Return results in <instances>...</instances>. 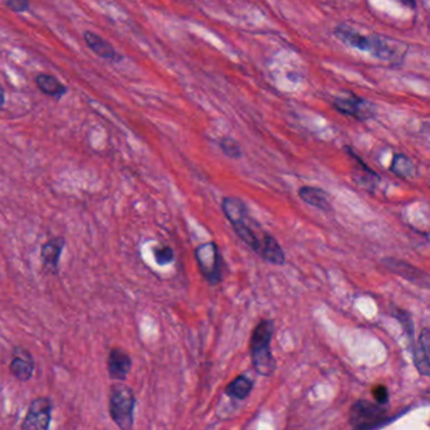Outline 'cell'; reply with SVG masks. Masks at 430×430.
Returning a JSON list of instances; mask_svg holds the SVG:
<instances>
[{
  "mask_svg": "<svg viewBox=\"0 0 430 430\" xmlns=\"http://www.w3.org/2000/svg\"><path fill=\"white\" fill-rule=\"evenodd\" d=\"M222 210L235 233L252 251L263 261L274 266H284L286 256L282 247L252 217L244 203L235 196H225L222 200Z\"/></svg>",
  "mask_w": 430,
  "mask_h": 430,
  "instance_id": "obj_1",
  "label": "cell"
},
{
  "mask_svg": "<svg viewBox=\"0 0 430 430\" xmlns=\"http://www.w3.org/2000/svg\"><path fill=\"white\" fill-rule=\"evenodd\" d=\"M335 36L338 37L343 44L351 48L359 49L362 52H369L370 55L382 60L392 62L399 58L398 48L389 43L385 39L377 36H362L359 32L354 31L353 28L345 24H340L335 28Z\"/></svg>",
  "mask_w": 430,
  "mask_h": 430,
  "instance_id": "obj_2",
  "label": "cell"
},
{
  "mask_svg": "<svg viewBox=\"0 0 430 430\" xmlns=\"http://www.w3.org/2000/svg\"><path fill=\"white\" fill-rule=\"evenodd\" d=\"M274 333L272 320H262L257 325L251 340L252 361L261 375L269 376L276 369V361L271 353V340Z\"/></svg>",
  "mask_w": 430,
  "mask_h": 430,
  "instance_id": "obj_3",
  "label": "cell"
},
{
  "mask_svg": "<svg viewBox=\"0 0 430 430\" xmlns=\"http://www.w3.org/2000/svg\"><path fill=\"white\" fill-rule=\"evenodd\" d=\"M194 256L199 272L208 284L217 286L223 281V257L215 242L198 245Z\"/></svg>",
  "mask_w": 430,
  "mask_h": 430,
  "instance_id": "obj_4",
  "label": "cell"
},
{
  "mask_svg": "<svg viewBox=\"0 0 430 430\" xmlns=\"http://www.w3.org/2000/svg\"><path fill=\"white\" fill-rule=\"evenodd\" d=\"M134 407L135 399L129 387L114 385L109 399V412L114 423L122 430L132 429L134 425Z\"/></svg>",
  "mask_w": 430,
  "mask_h": 430,
  "instance_id": "obj_5",
  "label": "cell"
},
{
  "mask_svg": "<svg viewBox=\"0 0 430 430\" xmlns=\"http://www.w3.org/2000/svg\"><path fill=\"white\" fill-rule=\"evenodd\" d=\"M333 106L340 114L353 117L355 120L369 121L376 116L375 104L354 93L335 98Z\"/></svg>",
  "mask_w": 430,
  "mask_h": 430,
  "instance_id": "obj_6",
  "label": "cell"
},
{
  "mask_svg": "<svg viewBox=\"0 0 430 430\" xmlns=\"http://www.w3.org/2000/svg\"><path fill=\"white\" fill-rule=\"evenodd\" d=\"M385 413L375 404L361 400L355 404L350 413V423L356 430H366L380 424Z\"/></svg>",
  "mask_w": 430,
  "mask_h": 430,
  "instance_id": "obj_7",
  "label": "cell"
},
{
  "mask_svg": "<svg viewBox=\"0 0 430 430\" xmlns=\"http://www.w3.org/2000/svg\"><path fill=\"white\" fill-rule=\"evenodd\" d=\"M382 262L384 267L387 268L394 274H398L399 277L404 278L405 281L418 287L430 289V274L425 273L423 269L415 267L408 262L392 257L384 258Z\"/></svg>",
  "mask_w": 430,
  "mask_h": 430,
  "instance_id": "obj_8",
  "label": "cell"
},
{
  "mask_svg": "<svg viewBox=\"0 0 430 430\" xmlns=\"http://www.w3.org/2000/svg\"><path fill=\"white\" fill-rule=\"evenodd\" d=\"M345 150L349 154L350 158L354 163V170H353V179L355 183L365 189L369 193H374L376 188L379 186V183L382 181V178L379 174H376L374 170L371 169L370 166L360 158L358 154L355 153L351 147L346 146Z\"/></svg>",
  "mask_w": 430,
  "mask_h": 430,
  "instance_id": "obj_9",
  "label": "cell"
},
{
  "mask_svg": "<svg viewBox=\"0 0 430 430\" xmlns=\"http://www.w3.org/2000/svg\"><path fill=\"white\" fill-rule=\"evenodd\" d=\"M52 404L47 398L36 399L28 410L23 430H49Z\"/></svg>",
  "mask_w": 430,
  "mask_h": 430,
  "instance_id": "obj_10",
  "label": "cell"
},
{
  "mask_svg": "<svg viewBox=\"0 0 430 430\" xmlns=\"http://www.w3.org/2000/svg\"><path fill=\"white\" fill-rule=\"evenodd\" d=\"M65 237H53L45 240L41 247V261L43 263L44 268H47L49 272L57 274L60 272V262L62 253L65 251Z\"/></svg>",
  "mask_w": 430,
  "mask_h": 430,
  "instance_id": "obj_11",
  "label": "cell"
},
{
  "mask_svg": "<svg viewBox=\"0 0 430 430\" xmlns=\"http://www.w3.org/2000/svg\"><path fill=\"white\" fill-rule=\"evenodd\" d=\"M83 39H85V42L87 44L88 48L91 49L93 53L100 57V58L114 62V63H119V62L124 60L122 55H120L112 47V44L107 42L106 39L102 38L101 36L96 34V33L86 31V32L83 33Z\"/></svg>",
  "mask_w": 430,
  "mask_h": 430,
  "instance_id": "obj_12",
  "label": "cell"
},
{
  "mask_svg": "<svg viewBox=\"0 0 430 430\" xmlns=\"http://www.w3.org/2000/svg\"><path fill=\"white\" fill-rule=\"evenodd\" d=\"M11 374L21 382H28L34 371V360L28 350L23 348H16L13 351V359L11 366Z\"/></svg>",
  "mask_w": 430,
  "mask_h": 430,
  "instance_id": "obj_13",
  "label": "cell"
},
{
  "mask_svg": "<svg viewBox=\"0 0 430 430\" xmlns=\"http://www.w3.org/2000/svg\"><path fill=\"white\" fill-rule=\"evenodd\" d=\"M299 196L302 202L311 207L316 208L322 212H333L330 196L323 189L316 186H302L299 190Z\"/></svg>",
  "mask_w": 430,
  "mask_h": 430,
  "instance_id": "obj_14",
  "label": "cell"
},
{
  "mask_svg": "<svg viewBox=\"0 0 430 430\" xmlns=\"http://www.w3.org/2000/svg\"><path fill=\"white\" fill-rule=\"evenodd\" d=\"M415 365L423 375L430 376V328L420 333L418 343L414 346Z\"/></svg>",
  "mask_w": 430,
  "mask_h": 430,
  "instance_id": "obj_15",
  "label": "cell"
},
{
  "mask_svg": "<svg viewBox=\"0 0 430 430\" xmlns=\"http://www.w3.org/2000/svg\"><path fill=\"white\" fill-rule=\"evenodd\" d=\"M36 85L41 92L44 93L45 96L55 98L60 101L68 92V87L63 85L57 77L48 75V73H39L36 77Z\"/></svg>",
  "mask_w": 430,
  "mask_h": 430,
  "instance_id": "obj_16",
  "label": "cell"
},
{
  "mask_svg": "<svg viewBox=\"0 0 430 430\" xmlns=\"http://www.w3.org/2000/svg\"><path fill=\"white\" fill-rule=\"evenodd\" d=\"M131 359L125 351L114 349L109 358V376L114 380H125L131 369Z\"/></svg>",
  "mask_w": 430,
  "mask_h": 430,
  "instance_id": "obj_17",
  "label": "cell"
},
{
  "mask_svg": "<svg viewBox=\"0 0 430 430\" xmlns=\"http://www.w3.org/2000/svg\"><path fill=\"white\" fill-rule=\"evenodd\" d=\"M390 171L403 179H410L415 175V165L412 158H408L404 154H395L392 156Z\"/></svg>",
  "mask_w": 430,
  "mask_h": 430,
  "instance_id": "obj_18",
  "label": "cell"
},
{
  "mask_svg": "<svg viewBox=\"0 0 430 430\" xmlns=\"http://www.w3.org/2000/svg\"><path fill=\"white\" fill-rule=\"evenodd\" d=\"M252 389H253L252 380L242 375L235 377V380L229 384L225 392L232 398L243 400L251 394Z\"/></svg>",
  "mask_w": 430,
  "mask_h": 430,
  "instance_id": "obj_19",
  "label": "cell"
},
{
  "mask_svg": "<svg viewBox=\"0 0 430 430\" xmlns=\"http://www.w3.org/2000/svg\"><path fill=\"white\" fill-rule=\"evenodd\" d=\"M219 146H220V150H222L228 158H240L243 156L242 147H240V144L235 141V139H232V137H223V139L219 141Z\"/></svg>",
  "mask_w": 430,
  "mask_h": 430,
  "instance_id": "obj_20",
  "label": "cell"
},
{
  "mask_svg": "<svg viewBox=\"0 0 430 430\" xmlns=\"http://www.w3.org/2000/svg\"><path fill=\"white\" fill-rule=\"evenodd\" d=\"M154 259L158 266H168L174 262V251L169 245H158L154 248Z\"/></svg>",
  "mask_w": 430,
  "mask_h": 430,
  "instance_id": "obj_21",
  "label": "cell"
},
{
  "mask_svg": "<svg viewBox=\"0 0 430 430\" xmlns=\"http://www.w3.org/2000/svg\"><path fill=\"white\" fill-rule=\"evenodd\" d=\"M394 317L398 320L402 325H403L404 328H405V331L408 333L409 338L413 340V336H414V327H413V320H412V316L409 315L407 311L402 310V308H395V312H394Z\"/></svg>",
  "mask_w": 430,
  "mask_h": 430,
  "instance_id": "obj_22",
  "label": "cell"
},
{
  "mask_svg": "<svg viewBox=\"0 0 430 430\" xmlns=\"http://www.w3.org/2000/svg\"><path fill=\"white\" fill-rule=\"evenodd\" d=\"M6 6L13 13H26L31 8L29 0H6Z\"/></svg>",
  "mask_w": 430,
  "mask_h": 430,
  "instance_id": "obj_23",
  "label": "cell"
},
{
  "mask_svg": "<svg viewBox=\"0 0 430 430\" xmlns=\"http://www.w3.org/2000/svg\"><path fill=\"white\" fill-rule=\"evenodd\" d=\"M374 398L376 399L377 403H387V399H389V394H387V387H376L374 389Z\"/></svg>",
  "mask_w": 430,
  "mask_h": 430,
  "instance_id": "obj_24",
  "label": "cell"
},
{
  "mask_svg": "<svg viewBox=\"0 0 430 430\" xmlns=\"http://www.w3.org/2000/svg\"><path fill=\"white\" fill-rule=\"evenodd\" d=\"M6 91H4L3 86L0 85V109H3V107H4V104H6Z\"/></svg>",
  "mask_w": 430,
  "mask_h": 430,
  "instance_id": "obj_25",
  "label": "cell"
},
{
  "mask_svg": "<svg viewBox=\"0 0 430 430\" xmlns=\"http://www.w3.org/2000/svg\"><path fill=\"white\" fill-rule=\"evenodd\" d=\"M402 3H403L404 6L413 8V9L416 6V0H402Z\"/></svg>",
  "mask_w": 430,
  "mask_h": 430,
  "instance_id": "obj_26",
  "label": "cell"
}]
</instances>
